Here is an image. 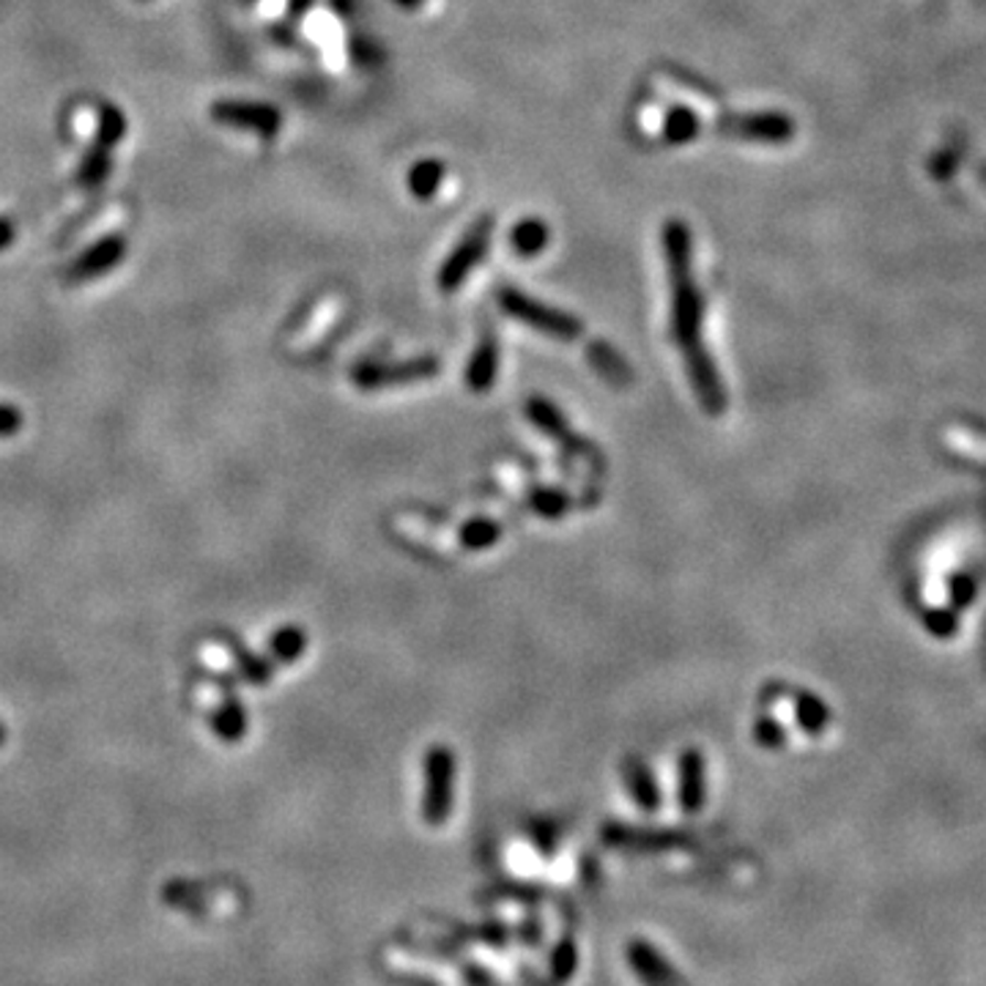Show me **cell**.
<instances>
[{"mask_svg": "<svg viewBox=\"0 0 986 986\" xmlns=\"http://www.w3.org/2000/svg\"><path fill=\"white\" fill-rule=\"evenodd\" d=\"M923 625H926V630L932 636L951 638L956 634V628H960V619H956V614L951 608H929L923 614Z\"/></svg>", "mask_w": 986, "mask_h": 986, "instance_id": "24", "label": "cell"}, {"mask_svg": "<svg viewBox=\"0 0 986 986\" xmlns=\"http://www.w3.org/2000/svg\"><path fill=\"white\" fill-rule=\"evenodd\" d=\"M529 507L543 518H562L570 510V496L560 488H534L529 494Z\"/></svg>", "mask_w": 986, "mask_h": 986, "instance_id": "23", "label": "cell"}, {"mask_svg": "<svg viewBox=\"0 0 986 986\" xmlns=\"http://www.w3.org/2000/svg\"><path fill=\"white\" fill-rule=\"evenodd\" d=\"M397 3L406 6V9H417V6H423V0H397Z\"/></svg>", "mask_w": 986, "mask_h": 986, "instance_id": "29", "label": "cell"}, {"mask_svg": "<svg viewBox=\"0 0 986 986\" xmlns=\"http://www.w3.org/2000/svg\"><path fill=\"white\" fill-rule=\"evenodd\" d=\"M307 644H310V638H307V634L299 628V625H283V628H277L269 638V653L277 664L290 666L305 655Z\"/></svg>", "mask_w": 986, "mask_h": 986, "instance_id": "19", "label": "cell"}, {"mask_svg": "<svg viewBox=\"0 0 986 986\" xmlns=\"http://www.w3.org/2000/svg\"><path fill=\"white\" fill-rule=\"evenodd\" d=\"M212 732L225 743H238L247 734V710L231 688H225L222 702L212 712Z\"/></svg>", "mask_w": 986, "mask_h": 986, "instance_id": "11", "label": "cell"}, {"mask_svg": "<svg viewBox=\"0 0 986 986\" xmlns=\"http://www.w3.org/2000/svg\"><path fill=\"white\" fill-rule=\"evenodd\" d=\"M25 425V417L17 406H9V403H0V438H9L17 436Z\"/></svg>", "mask_w": 986, "mask_h": 986, "instance_id": "27", "label": "cell"}, {"mask_svg": "<svg viewBox=\"0 0 986 986\" xmlns=\"http://www.w3.org/2000/svg\"><path fill=\"white\" fill-rule=\"evenodd\" d=\"M702 135V121L686 105H675L664 118V140L669 146H688Z\"/></svg>", "mask_w": 986, "mask_h": 986, "instance_id": "16", "label": "cell"}, {"mask_svg": "<svg viewBox=\"0 0 986 986\" xmlns=\"http://www.w3.org/2000/svg\"><path fill=\"white\" fill-rule=\"evenodd\" d=\"M499 538L501 527L494 521V518H471V521H466L458 532L460 545L469 551L491 549L494 543H499Z\"/></svg>", "mask_w": 986, "mask_h": 986, "instance_id": "22", "label": "cell"}, {"mask_svg": "<svg viewBox=\"0 0 986 986\" xmlns=\"http://www.w3.org/2000/svg\"><path fill=\"white\" fill-rule=\"evenodd\" d=\"M527 417L532 420V423L538 425L543 433H549V436L560 438L562 444H573V447H579V442H575L573 431H570V427H568V420H564V414L554 406V403L545 401V397H529Z\"/></svg>", "mask_w": 986, "mask_h": 986, "instance_id": "13", "label": "cell"}, {"mask_svg": "<svg viewBox=\"0 0 986 986\" xmlns=\"http://www.w3.org/2000/svg\"><path fill=\"white\" fill-rule=\"evenodd\" d=\"M214 118L225 124H236V127L258 129L261 135H275L280 129V113L266 105H238V102L214 105Z\"/></svg>", "mask_w": 986, "mask_h": 986, "instance_id": "9", "label": "cell"}, {"mask_svg": "<svg viewBox=\"0 0 986 986\" xmlns=\"http://www.w3.org/2000/svg\"><path fill=\"white\" fill-rule=\"evenodd\" d=\"M664 255L671 283V335L682 351L702 343L704 299L693 285V236L682 220H669L664 225Z\"/></svg>", "mask_w": 986, "mask_h": 986, "instance_id": "1", "label": "cell"}, {"mask_svg": "<svg viewBox=\"0 0 986 986\" xmlns=\"http://www.w3.org/2000/svg\"><path fill=\"white\" fill-rule=\"evenodd\" d=\"M121 253H124L121 242H118V238H110V242L99 244V247H94V250H88V253H85L83 258L77 261V266H74L72 275L77 277V280H85V277L102 275V272H107V269H113V266H116V261L121 258Z\"/></svg>", "mask_w": 986, "mask_h": 986, "instance_id": "20", "label": "cell"}, {"mask_svg": "<svg viewBox=\"0 0 986 986\" xmlns=\"http://www.w3.org/2000/svg\"><path fill=\"white\" fill-rule=\"evenodd\" d=\"M795 121L786 113H749V116H727L718 121V132L727 138L765 142V146H784L795 140Z\"/></svg>", "mask_w": 986, "mask_h": 986, "instance_id": "5", "label": "cell"}, {"mask_svg": "<svg viewBox=\"0 0 986 986\" xmlns=\"http://www.w3.org/2000/svg\"><path fill=\"white\" fill-rule=\"evenodd\" d=\"M680 803L688 814L699 812L707 801L704 756L697 749H688L680 756Z\"/></svg>", "mask_w": 986, "mask_h": 986, "instance_id": "8", "label": "cell"}, {"mask_svg": "<svg viewBox=\"0 0 986 986\" xmlns=\"http://www.w3.org/2000/svg\"><path fill=\"white\" fill-rule=\"evenodd\" d=\"M496 301H499L501 312L527 324L529 329L545 335V338L570 343V340H579L581 332H584V324L575 316L560 310V307L545 305V301L534 299V296L523 294V290L512 288V285H505V288L496 290Z\"/></svg>", "mask_w": 986, "mask_h": 986, "instance_id": "2", "label": "cell"}, {"mask_svg": "<svg viewBox=\"0 0 986 986\" xmlns=\"http://www.w3.org/2000/svg\"><path fill=\"white\" fill-rule=\"evenodd\" d=\"M436 357H417L406 362H364L353 368L351 379L359 390H381L392 384H412V381L433 379L438 373Z\"/></svg>", "mask_w": 986, "mask_h": 986, "instance_id": "6", "label": "cell"}, {"mask_svg": "<svg viewBox=\"0 0 986 986\" xmlns=\"http://www.w3.org/2000/svg\"><path fill=\"white\" fill-rule=\"evenodd\" d=\"M976 601V579L967 573H956L951 579V603L956 608H965Z\"/></svg>", "mask_w": 986, "mask_h": 986, "instance_id": "26", "label": "cell"}, {"mask_svg": "<svg viewBox=\"0 0 986 986\" xmlns=\"http://www.w3.org/2000/svg\"><path fill=\"white\" fill-rule=\"evenodd\" d=\"M6 238H9V225H6V222H0V247H3V244H9Z\"/></svg>", "mask_w": 986, "mask_h": 986, "instance_id": "28", "label": "cell"}, {"mask_svg": "<svg viewBox=\"0 0 986 986\" xmlns=\"http://www.w3.org/2000/svg\"><path fill=\"white\" fill-rule=\"evenodd\" d=\"M795 718L797 723H801L803 732L823 734L830 723V710L819 697L801 691L795 693Z\"/></svg>", "mask_w": 986, "mask_h": 986, "instance_id": "21", "label": "cell"}, {"mask_svg": "<svg viewBox=\"0 0 986 986\" xmlns=\"http://www.w3.org/2000/svg\"><path fill=\"white\" fill-rule=\"evenodd\" d=\"M625 781H628V789H630V795L636 797L638 806L647 808V812L658 808V803H660L658 784H655L653 773H649V767L644 765L642 760L625 762Z\"/></svg>", "mask_w": 986, "mask_h": 986, "instance_id": "18", "label": "cell"}, {"mask_svg": "<svg viewBox=\"0 0 986 986\" xmlns=\"http://www.w3.org/2000/svg\"><path fill=\"white\" fill-rule=\"evenodd\" d=\"M496 373H499V346H496L494 335H483V340L477 343L475 353L469 359V368H466V384L475 392L491 390Z\"/></svg>", "mask_w": 986, "mask_h": 986, "instance_id": "10", "label": "cell"}, {"mask_svg": "<svg viewBox=\"0 0 986 986\" xmlns=\"http://www.w3.org/2000/svg\"><path fill=\"white\" fill-rule=\"evenodd\" d=\"M754 738H756V743L765 745V749H773V751L784 749V743H786L784 727H781V723L775 721V718H771V715L756 718Z\"/></svg>", "mask_w": 986, "mask_h": 986, "instance_id": "25", "label": "cell"}, {"mask_svg": "<svg viewBox=\"0 0 986 986\" xmlns=\"http://www.w3.org/2000/svg\"><path fill=\"white\" fill-rule=\"evenodd\" d=\"M222 644H225L227 653H231L233 664L238 666V675H242L244 682H250V686H269L272 677H275L272 664H266L264 658L250 653V649L244 647V644H238L233 636L222 638Z\"/></svg>", "mask_w": 986, "mask_h": 986, "instance_id": "15", "label": "cell"}, {"mask_svg": "<svg viewBox=\"0 0 986 986\" xmlns=\"http://www.w3.org/2000/svg\"><path fill=\"white\" fill-rule=\"evenodd\" d=\"M688 368V379H691L693 390H697L699 401L710 414H721L727 409V390H723L721 379H718L715 362L707 353L704 343L693 346V349L682 351Z\"/></svg>", "mask_w": 986, "mask_h": 986, "instance_id": "7", "label": "cell"}, {"mask_svg": "<svg viewBox=\"0 0 986 986\" xmlns=\"http://www.w3.org/2000/svg\"><path fill=\"white\" fill-rule=\"evenodd\" d=\"M549 225L543 220H538V216H523L510 231V244L521 258H534V255L543 253L549 247Z\"/></svg>", "mask_w": 986, "mask_h": 986, "instance_id": "14", "label": "cell"}, {"mask_svg": "<svg viewBox=\"0 0 986 986\" xmlns=\"http://www.w3.org/2000/svg\"><path fill=\"white\" fill-rule=\"evenodd\" d=\"M444 173H447V168H444V162H438V159H420V162L412 165V170H409L406 179L409 192H412L417 201H431V198L438 192V187L444 184Z\"/></svg>", "mask_w": 986, "mask_h": 986, "instance_id": "17", "label": "cell"}, {"mask_svg": "<svg viewBox=\"0 0 986 986\" xmlns=\"http://www.w3.org/2000/svg\"><path fill=\"white\" fill-rule=\"evenodd\" d=\"M491 236H494V216H477L475 225L464 233L458 244H455L453 253L444 258L442 269L436 275V285L442 294H455L460 290V285L469 280L471 272L477 269L483 258L491 250Z\"/></svg>", "mask_w": 986, "mask_h": 986, "instance_id": "3", "label": "cell"}, {"mask_svg": "<svg viewBox=\"0 0 986 986\" xmlns=\"http://www.w3.org/2000/svg\"><path fill=\"white\" fill-rule=\"evenodd\" d=\"M455 756L444 745H433L425 756V803L423 812L431 825H442L453 808Z\"/></svg>", "mask_w": 986, "mask_h": 986, "instance_id": "4", "label": "cell"}, {"mask_svg": "<svg viewBox=\"0 0 986 986\" xmlns=\"http://www.w3.org/2000/svg\"><path fill=\"white\" fill-rule=\"evenodd\" d=\"M3 745H6V727L0 723V749H3Z\"/></svg>", "mask_w": 986, "mask_h": 986, "instance_id": "30", "label": "cell"}, {"mask_svg": "<svg viewBox=\"0 0 986 986\" xmlns=\"http://www.w3.org/2000/svg\"><path fill=\"white\" fill-rule=\"evenodd\" d=\"M586 359L595 364V370L608 381V384L625 386L634 381L630 364L619 357L617 349H612V346L603 343V340H592V343L586 346Z\"/></svg>", "mask_w": 986, "mask_h": 986, "instance_id": "12", "label": "cell"}]
</instances>
